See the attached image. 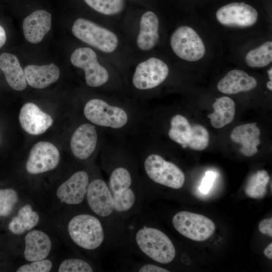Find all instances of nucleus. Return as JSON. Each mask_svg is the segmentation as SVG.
Instances as JSON below:
<instances>
[{
  "label": "nucleus",
  "instance_id": "nucleus-35",
  "mask_svg": "<svg viewBox=\"0 0 272 272\" xmlns=\"http://www.w3.org/2000/svg\"><path fill=\"white\" fill-rule=\"evenodd\" d=\"M258 229L263 234L272 237V218H267L262 220L259 224Z\"/></svg>",
  "mask_w": 272,
  "mask_h": 272
},
{
  "label": "nucleus",
  "instance_id": "nucleus-25",
  "mask_svg": "<svg viewBox=\"0 0 272 272\" xmlns=\"http://www.w3.org/2000/svg\"><path fill=\"white\" fill-rule=\"evenodd\" d=\"M269 179L270 177L265 170L257 171L249 178L244 188L245 194L254 199L263 198L266 194Z\"/></svg>",
  "mask_w": 272,
  "mask_h": 272
},
{
  "label": "nucleus",
  "instance_id": "nucleus-39",
  "mask_svg": "<svg viewBox=\"0 0 272 272\" xmlns=\"http://www.w3.org/2000/svg\"><path fill=\"white\" fill-rule=\"evenodd\" d=\"M268 75L270 80H272V69L271 67L267 71Z\"/></svg>",
  "mask_w": 272,
  "mask_h": 272
},
{
  "label": "nucleus",
  "instance_id": "nucleus-21",
  "mask_svg": "<svg viewBox=\"0 0 272 272\" xmlns=\"http://www.w3.org/2000/svg\"><path fill=\"white\" fill-rule=\"evenodd\" d=\"M260 133L256 123H247L236 127L230 137L233 141L241 145L240 152L242 154L251 157L258 152L257 146L260 144Z\"/></svg>",
  "mask_w": 272,
  "mask_h": 272
},
{
  "label": "nucleus",
  "instance_id": "nucleus-20",
  "mask_svg": "<svg viewBox=\"0 0 272 272\" xmlns=\"http://www.w3.org/2000/svg\"><path fill=\"white\" fill-rule=\"evenodd\" d=\"M159 19L154 12L148 11L142 15L137 38V44L140 49L149 50L157 44L159 38Z\"/></svg>",
  "mask_w": 272,
  "mask_h": 272
},
{
  "label": "nucleus",
  "instance_id": "nucleus-28",
  "mask_svg": "<svg viewBox=\"0 0 272 272\" xmlns=\"http://www.w3.org/2000/svg\"><path fill=\"white\" fill-rule=\"evenodd\" d=\"M96 11L106 15H114L121 12L124 7V0H84Z\"/></svg>",
  "mask_w": 272,
  "mask_h": 272
},
{
  "label": "nucleus",
  "instance_id": "nucleus-5",
  "mask_svg": "<svg viewBox=\"0 0 272 272\" xmlns=\"http://www.w3.org/2000/svg\"><path fill=\"white\" fill-rule=\"evenodd\" d=\"M148 177L153 182L173 189H179L185 182L183 171L173 163L157 154L149 155L144 162Z\"/></svg>",
  "mask_w": 272,
  "mask_h": 272
},
{
  "label": "nucleus",
  "instance_id": "nucleus-32",
  "mask_svg": "<svg viewBox=\"0 0 272 272\" xmlns=\"http://www.w3.org/2000/svg\"><path fill=\"white\" fill-rule=\"evenodd\" d=\"M52 264L48 259H41L32 261L29 264L21 266L17 272H48L51 269Z\"/></svg>",
  "mask_w": 272,
  "mask_h": 272
},
{
  "label": "nucleus",
  "instance_id": "nucleus-4",
  "mask_svg": "<svg viewBox=\"0 0 272 272\" xmlns=\"http://www.w3.org/2000/svg\"><path fill=\"white\" fill-rule=\"evenodd\" d=\"M72 31L79 40L104 52H112L118 46V40L115 34L88 19H77Z\"/></svg>",
  "mask_w": 272,
  "mask_h": 272
},
{
  "label": "nucleus",
  "instance_id": "nucleus-1",
  "mask_svg": "<svg viewBox=\"0 0 272 272\" xmlns=\"http://www.w3.org/2000/svg\"><path fill=\"white\" fill-rule=\"evenodd\" d=\"M129 221L123 246L148 261L167 264L173 261L176 250L173 242L166 234L150 224L149 215L144 209Z\"/></svg>",
  "mask_w": 272,
  "mask_h": 272
},
{
  "label": "nucleus",
  "instance_id": "nucleus-7",
  "mask_svg": "<svg viewBox=\"0 0 272 272\" xmlns=\"http://www.w3.org/2000/svg\"><path fill=\"white\" fill-rule=\"evenodd\" d=\"M173 52L180 58L196 61L205 54L206 48L201 38L192 28L186 26L178 27L170 39Z\"/></svg>",
  "mask_w": 272,
  "mask_h": 272
},
{
  "label": "nucleus",
  "instance_id": "nucleus-11",
  "mask_svg": "<svg viewBox=\"0 0 272 272\" xmlns=\"http://www.w3.org/2000/svg\"><path fill=\"white\" fill-rule=\"evenodd\" d=\"M258 12L244 2H234L218 10L216 18L222 25L232 27L247 28L254 25L258 20Z\"/></svg>",
  "mask_w": 272,
  "mask_h": 272
},
{
  "label": "nucleus",
  "instance_id": "nucleus-37",
  "mask_svg": "<svg viewBox=\"0 0 272 272\" xmlns=\"http://www.w3.org/2000/svg\"><path fill=\"white\" fill-rule=\"evenodd\" d=\"M264 255L268 259H272V243L271 242L264 250Z\"/></svg>",
  "mask_w": 272,
  "mask_h": 272
},
{
  "label": "nucleus",
  "instance_id": "nucleus-24",
  "mask_svg": "<svg viewBox=\"0 0 272 272\" xmlns=\"http://www.w3.org/2000/svg\"><path fill=\"white\" fill-rule=\"evenodd\" d=\"M39 221L38 214L33 210L30 205H25L19 210L17 216L9 223L8 228L14 235H19L36 226Z\"/></svg>",
  "mask_w": 272,
  "mask_h": 272
},
{
  "label": "nucleus",
  "instance_id": "nucleus-36",
  "mask_svg": "<svg viewBox=\"0 0 272 272\" xmlns=\"http://www.w3.org/2000/svg\"><path fill=\"white\" fill-rule=\"evenodd\" d=\"M6 39L7 37L5 31L3 27L0 25V48L5 44Z\"/></svg>",
  "mask_w": 272,
  "mask_h": 272
},
{
  "label": "nucleus",
  "instance_id": "nucleus-3",
  "mask_svg": "<svg viewBox=\"0 0 272 272\" xmlns=\"http://www.w3.org/2000/svg\"><path fill=\"white\" fill-rule=\"evenodd\" d=\"M69 235L80 248L95 251L110 246L104 224L95 215L81 213L74 216L67 225Z\"/></svg>",
  "mask_w": 272,
  "mask_h": 272
},
{
  "label": "nucleus",
  "instance_id": "nucleus-29",
  "mask_svg": "<svg viewBox=\"0 0 272 272\" xmlns=\"http://www.w3.org/2000/svg\"><path fill=\"white\" fill-rule=\"evenodd\" d=\"M210 137L207 129L199 124L191 126V133L186 147L194 150H205L209 144Z\"/></svg>",
  "mask_w": 272,
  "mask_h": 272
},
{
  "label": "nucleus",
  "instance_id": "nucleus-9",
  "mask_svg": "<svg viewBox=\"0 0 272 272\" xmlns=\"http://www.w3.org/2000/svg\"><path fill=\"white\" fill-rule=\"evenodd\" d=\"M71 61L73 65L84 71L86 83L90 87H99L108 80L107 70L99 63L96 53L90 48L75 49L71 56Z\"/></svg>",
  "mask_w": 272,
  "mask_h": 272
},
{
  "label": "nucleus",
  "instance_id": "nucleus-34",
  "mask_svg": "<svg viewBox=\"0 0 272 272\" xmlns=\"http://www.w3.org/2000/svg\"><path fill=\"white\" fill-rule=\"evenodd\" d=\"M216 174L212 171H207L205 173L200 186H199L200 191L203 193H207L211 188L215 179Z\"/></svg>",
  "mask_w": 272,
  "mask_h": 272
},
{
  "label": "nucleus",
  "instance_id": "nucleus-6",
  "mask_svg": "<svg viewBox=\"0 0 272 272\" xmlns=\"http://www.w3.org/2000/svg\"><path fill=\"white\" fill-rule=\"evenodd\" d=\"M174 229L183 236L196 241H203L215 231L214 223L209 218L198 214L182 211L172 219Z\"/></svg>",
  "mask_w": 272,
  "mask_h": 272
},
{
  "label": "nucleus",
  "instance_id": "nucleus-16",
  "mask_svg": "<svg viewBox=\"0 0 272 272\" xmlns=\"http://www.w3.org/2000/svg\"><path fill=\"white\" fill-rule=\"evenodd\" d=\"M51 26V14L45 10H36L24 19L23 22L24 35L28 42L38 43L50 31Z\"/></svg>",
  "mask_w": 272,
  "mask_h": 272
},
{
  "label": "nucleus",
  "instance_id": "nucleus-23",
  "mask_svg": "<svg viewBox=\"0 0 272 272\" xmlns=\"http://www.w3.org/2000/svg\"><path fill=\"white\" fill-rule=\"evenodd\" d=\"M214 111L208 115L212 125L220 128L229 124L234 119L235 108L234 101L229 97L217 99L213 104Z\"/></svg>",
  "mask_w": 272,
  "mask_h": 272
},
{
  "label": "nucleus",
  "instance_id": "nucleus-14",
  "mask_svg": "<svg viewBox=\"0 0 272 272\" xmlns=\"http://www.w3.org/2000/svg\"><path fill=\"white\" fill-rule=\"evenodd\" d=\"M19 118L22 128L32 135L44 133L53 123L49 115L31 102L26 103L22 107Z\"/></svg>",
  "mask_w": 272,
  "mask_h": 272
},
{
  "label": "nucleus",
  "instance_id": "nucleus-27",
  "mask_svg": "<svg viewBox=\"0 0 272 272\" xmlns=\"http://www.w3.org/2000/svg\"><path fill=\"white\" fill-rule=\"evenodd\" d=\"M246 64L251 67H263L272 61V42L262 45L248 51L245 56Z\"/></svg>",
  "mask_w": 272,
  "mask_h": 272
},
{
  "label": "nucleus",
  "instance_id": "nucleus-2",
  "mask_svg": "<svg viewBox=\"0 0 272 272\" xmlns=\"http://www.w3.org/2000/svg\"><path fill=\"white\" fill-rule=\"evenodd\" d=\"M85 199L92 213L104 224L110 246H123L127 224L117 213L107 183L101 178L92 180L88 186Z\"/></svg>",
  "mask_w": 272,
  "mask_h": 272
},
{
  "label": "nucleus",
  "instance_id": "nucleus-8",
  "mask_svg": "<svg viewBox=\"0 0 272 272\" xmlns=\"http://www.w3.org/2000/svg\"><path fill=\"white\" fill-rule=\"evenodd\" d=\"M84 113L91 122L113 128L122 127L128 120L127 113L123 109L111 106L99 99L89 101L84 107Z\"/></svg>",
  "mask_w": 272,
  "mask_h": 272
},
{
  "label": "nucleus",
  "instance_id": "nucleus-12",
  "mask_svg": "<svg viewBox=\"0 0 272 272\" xmlns=\"http://www.w3.org/2000/svg\"><path fill=\"white\" fill-rule=\"evenodd\" d=\"M59 159V151L54 145L41 141L31 149L26 169L31 174L43 173L54 169L58 165Z\"/></svg>",
  "mask_w": 272,
  "mask_h": 272
},
{
  "label": "nucleus",
  "instance_id": "nucleus-38",
  "mask_svg": "<svg viewBox=\"0 0 272 272\" xmlns=\"http://www.w3.org/2000/svg\"><path fill=\"white\" fill-rule=\"evenodd\" d=\"M267 88L270 91L272 90V81L271 80L269 81L266 83Z\"/></svg>",
  "mask_w": 272,
  "mask_h": 272
},
{
  "label": "nucleus",
  "instance_id": "nucleus-18",
  "mask_svg": "<svg viewBox=\"0 0 272 272\" xmlns=\"http://www.w3.org/2000/svg\"><path fill=\"white\" fill-rule=\"evenodd\" d=\"M24 72L27 84L36 89L48 87L55 82L60 75L59 68L53 63L42 65H28Z\"/></svg>",
  "mask_w": 272,
  "mask_h": 272
},
{
  "label": "nucleus",
  "instance_id": "nucleus-30",
  "mask_svg": "<svg viewBox=\"0 0 272 272\" xmlns=\"http://www.w3.org/2000/svg\"><path fill=\"white\" fill-rule=\"evenodd\" d=\"M18 200L17 192L13 188L0 189V218H6L12 213Z\"/></svg>",
  "mask_w": 272,
  "mask_h": 272
},
{
  "label": "nucleus",
  "instance_id": "nucleus-17",
  "mask_svg": "<svg viewBox=\"0 0 272 272\" xmlns=\"http://www.w3.org/2000/svg\"><path fill=\"white\" fill-rule=\"evenodd\" d=\"M24 255L28 261H34L46 258L51 249V242L44 232L33 230L27 234L25 238Z\"/></svg>",
  "mask_w": 272,
  "mask_h": 272
},
{
  "label": "nucleus",
  "instance_id": "nucleus-15",
  "mask_svg": "<svg viewBox=\"0 0 272 272\" xmlns=\"http://www.w3.org/2000/svg\"><path fill=\"white\" fill-rule=\"evenodd\" d=\"M97 134L94 125L89 123L82 124L74 132L70 143L71 151L77 158L85 160L95 150Z\"/></svg>",
  "mask_w": 272,
  "mask_h": 272
},
{
  "label": "nucleus",
  "instance_id": "nucleus-19",
  "mask_svg": "<svg viewBox=\"0 0 272 272\" xmlns=\"http://www.w3.org/2000/svg\"><path fill=\"white\" fill-rule=\"evenodd\" d=\"M257 85L256 79L242 70L229 71L218 82L219 91L226 94H235L250 91Z\"/></svg>",
  "mask_w": 272,
  "mask_h": 272
},
{
  "label": "nucleus",
  "instance_id": "nucleus-13",
  "mask_svg": "<svg viewBox=\"0 0 272 272\" xmlns=\"http://www.w3.org/2000/svg\"><path fill=\"white\" fill-rule=\"evenodd\" d=\"M89 182V177L86 172L77 171L58 187L57 196L61 202L67 205H79L85 199Z\"/></svg>",
  "mask_w": 272,
  "mask_h": 272
},
{
  "label": "nucleus",
  "instance_id": "nucleus-26",
  "mask_svg": "<svg viewBox=\"0 0 272 272\" xmlns=\"http://www.w3.org/2000/svg\"><path fill=\"white\" fill-rule=\"evenodd\" d=\"M169 138L174 142L186 148L191 133V125L188 120L181 115L174 116L171 120Z\"/></svg>",
  "mask_w": 272,
  "mask_h": 272
},
{
  "label": "nucleus",
  "instance_id": "nucleus-31",
  "mask_svg": "<svg viewBox=\"0 0 272 272\" xmlns=\"http://www.w3.org/2000/svg\"><path fill=\"white\" fill-rule=\"evenodd\" d=\"M94 269L88 261L81 258H71L63 260L58 268L59 272H92Z\"/></svg>",
  "mask_w": 272,
  "mask_h": 272
},
{
  "label": "nucleus",
  "instance_id": "nucleus-10",
  "mask_svg": "<svg viewBox=\"0 0 272 272\" xmlns=\"http://www.w3.org/2000/svg\"><path fill=\"white\" fill-rule=\"evenodd\" d=\"M169 71L165 62L158 58L151 57L137 66L132 77L133 85L140 90L154 88L166 79Z\"/></svg>",
  "mask_w": 272,
  "mask_h": 272
},
{
  "label": "nucleus",
  "instance_id": "nucleus-22",
  "mask_svg": "<svg viewBox=\"0 0 272 272\" xmlns=\"http://www.w3.org/2000/svg\"><path fill=\"white\" fill-rule=\"evenodd\" d=\"M0 69L3 72L7 83L12 89L22 91L26 88L27 83L24 70L14 54L4 52L0 55Z\"/></svg>",
  "mask_w": 272,
  "mask_h": 272
},
{
  "label": "nucleus",
  "instance_id": "nucleus-33",
  "mask_svg": "<svg viewBox=\"0 0 272 272\" xmlns=\"http://www.w3.org/2000/svg\"><path fill=\"white\" fill-rule=\"evenodd\" d=\"M131 271L138 272H169L167 268L156 264L155 263L144 262L135 263L130 268Z\"/></svg>",
  "mask_w": 272,
  "mask_h": 272
}]
</instances>
